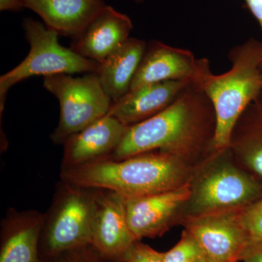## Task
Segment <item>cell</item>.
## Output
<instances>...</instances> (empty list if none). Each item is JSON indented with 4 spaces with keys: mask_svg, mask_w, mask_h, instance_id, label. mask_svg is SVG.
I'll return each instance as SVG.
<instances>
[{
    "mask_svg": "<svg viewBox=\"0 0 262 262\" xmlns=\"http://www.w3.org/2000/svg\"><path fill=\"white\" fill-rule=\"evenodd\" d=\"M184 169L175 154L144 153L126 159L101 158L61 168L62 181L80 187L113 191L125 199L170 190L183 185Z\"/></svg>",
    "mask_w": 262,
    "mask_h": 262,
    "instance_id": "obj_1",
    "label": "cell"
},
{
    "mask_svg": "<svg viewBox=\"0 0 262 262\" xmlns=\"http://www.w3.org/2000/svg\"><path fill=\"white\" fill-rule=\"evenodd\" d=\"M262 45L249 42L229 53L232 66L222 75L212 74L209 61L202 58L192 81L203 90L213 105L215 124L212 144L224 150L231 145L232 134L243 114L262 89Z\"/></svg>",
    "mask_w": 262,
    "mask_h": 262,
    "instance_id": "obj_2",
    "label": "cell"
},
{
    "mask_svg": "<svg viewBox=\"0 0 262 262\" xmlns=\"http://www.w3.org/2000/svg\"><path fill=\"white\" fill-rule=\"evenodd\" d=\"M209 98L192 82L168 107L147 120L128 126L112 159H126L160 149L177 154L198 144L202 119L213 110Z\"/></svg>",
    "mask_w": 262,
    "mask_h": 262,
    "instance_id": "obj_3",
    "label": "cell"
},
{
    "mask_svg": "<svg viewBox=\"0 0 262 262\" xmlns=\"http://www.w3.org/2000/svg\"><path fill=\"white\" fill-rule=\"evenodd\" d=\"M30 51L23 61L0 77V112L4 110L8 91L14 84L33 76L94 73L99 63L81 56L72 48L62 46L56 31L32 18L23 20Z\"/></svg>",
    "mask_w": 262,
    "mask_h": 262,
    "instance_id": "obj_4",
    "label": "cell"
},
{
    "mask_svg": "<svg viewBox=\"0 0 262 262\" xmlns=\"http://www.w3.org/2000/svg\"><path fill=\"white\" fill-rule=\"evenodd\" d=\"M43 86L60 103L59 122L51 136L54 144H63L70 136L107 115L113 105L96 72L81 77L69 74L47 76Z\"/></svg>",
    "mask_w": 262,
    "mask_h": 262,
    "instance_id": "obj_5",
    "label": "cell"
},
{
    "mask_svg": "<svg viewBox=\"0 0 262 262\" xmlns=\"http://www.w3.org/2000/svg\"><path fill=\"white\" fill-rule=\"evenodd\" d=\"M96 189L61 181L45 215L42 233L50 252L58 253L91 245Z\"/></svg>",
    "mask_w": 262,
    "mask_h": 262,
    "instance_id": "obj_6",
    "label": "cell"
},
{
    "mask_svg": "<svg viewBox=\"0 0 262 262\" xmlns=\"http://www.w3.org/2000/svg\"><path fill=\"white\" fill-rule=\"evenodd\" d=\"M208 262H236L247 248V232L241 213L231 211L196 215L187 225Z\"/></svg>",
    "mask_w": 262,
    "mask_h": 262,
    "instance_id": "obj_7",
    "label": "cell"
},
{
    "mask_svg": "<svg viewBox=\"0 0 262 262\" xmlns=\"http://www.w3.org/2000/svg\"><path fill=\"white\" fill-rule=\"evenodd\" d=\"M258 193L252 179L232 165H223L200 179L189 200L198 215L237 208L252 201Z\"/></svg>",
    "mask_w": 262,
    "mask_h": 262,
    "instance_id": "obj_8",
    "label": "cell"
},
{
    "mask_svg": "<svg viewBox=\"0 0 262 262\" xmlns=\"http://www.w3.org/2000/svg\"><path fill=\"white\" fill-rule=\"evenodd\" d=\"M136 241L127 222L126 199L113 191L96 189L91 246L103 257L120 261Z\"/></svg>",
    "mask_w": 262,
    "mask_h": 262,
    "instance_id": "obj_9",
    "label": "cell"
},
{
    "mask_svg": "<svg viewBox=\"0 0 262 262\" xmlns=\"http://www.w3.org/2000/svg\"><path fill=\"white\" fill-rule=\"evenodd\" d=\"M192 189L188 184L139 198L126 200L127 222L138 241L163 233L183 204L189 201Z\"/></svg>",
    "mask_w": 262,
    "mask_h": 262,
    "instance_id": "obj_10",
    "label": "cell"
},
{
    "mask_svg": "<svg viewBox=\"0 0 262 262\" xmlns=\"http://www.w3.org/2000/svg\"><path fill=\"white\" fill-rule=\"evenodd\" d=\"M127 127L108 113L70 136L63 143L64 149L61 168L110 158L121 142Z\"/></svg>",
    "mask_w": 262,
    "mask_h": 262,
    "instance_id": "obj_11",
    "label": "cell"
},
{
    "mask_svg": "<svg viewBox=\"0 0 262 262\" xmlns=\"http://www.w3.org/2000/svg\"><path fill=\"white\" fill-rule=\"evenodd\" d=\"M201 64L192 52L171 47L159 41L147 44L140 65L131 82L130 90L145 84L168 80L195 78Z\"/></svg>",
    "mask_w": 262,
    "mask_h": 262,
    "instance_id": "obj_12",
    "label": "cell"
},
{
    "mask_svg": "<svg viewBox=\"0 0 262 262\" xmlns=\"http://www.w3.org/2000/svg\"><path fill=\"white\" fill-rule=\"evenodd\" d=\"M133 24L127 15L106 5L79 34L71 48L81 56L101 63L128 39Z\"/></svg>",
    "mask_w": 262,
    "mask_h": 262,
    "instance_id": "obj_13",
    "label": "cell"
},
{
    "mask_svg": "<svg viewBox=\"0 0 262 262\" xmlns=\"http://www.w3.org/2000/svg\"><path fill=\"white\" fill-rule=\"evenodd\" d=\"M192 82L164 81L130 90L117 102L113 103L108 114L125 126L139 123L168 107Z\"/></svg>",
    "mask_w": 262,
    "mask_h": 262,
    "instance_id": "obj_14",
    "label": "cell"
},
{
    "mask_svg": "<svg viewBox=\"0 0 262 262\" xmlns=\"http://www.w3.org/2000/svg\"><path fill=\"white\" fill-rule=\"evenodd\" d=\"M22 8L34 11L48 28L74 37L106 6L104 0H20Z\"/></svg>",
    "mask_w": 262,
    "mask_h": 262,
    "instance_id": "obj_15",
    "label": "cell"
},
{
    "mask_svg": "<svg viewBox=\"0 0 262 262\" xmlns=\"http://www.w3.org/2000/svg\"><path fill=\"white\" fill-rule=\"evenodd\" d=\"M44 215L34 210L10 209L2 223L5 237L0 262H39L38 244Z\"/></svg>",
    "mask_w": 262,
    "mask_h": 262,
    "instance_id": "obj_16",
    "label": "cell"
},
{
    "mask_svg": "<svg viewBox=\"0 0 262 262\" xmlns=\"http://www.w3.org/2000/svg\"><path fill=\"white\" fill-rule=\"evenodd\" d=\"M146 46L145 41L128 38L99 63L96 73L113 103L130 91L131 82L140 65Z\"/></svg>",
    "mask_w": 262,
    "mask_h": 262,
    "instance_id": "obj_17",
    "label": "cell"
},
{
    "mask_svg": "<svg viewBox=\"0 0 262 262\" xmlns=\"http://www.w3.org/2000/svg\"><path fill=\"white\" fill-rule=\"evenodd\" d=\"M164 262H208L203 250L187 230L178 244L163 253Z\"/></svg>",
    "mask_w": 262,
    "mask_h": 262,
    "instance_id": "obj_18",
    "label": "cell"
},
{
    "mask_svg": "<svg viewBox=\"0 0 262 262\" xmlns=\"http://www.w3.org/2000/svg\"><path fill=\"white\" fill-rule=\"evenodd\" d=\"M241 218L248 234L246 251L262 243V201L246 208L241 213Z\"/></svg>",
    "mask_w": 262,
    "mask_h": 262,
    "instance_id": "obj_19",
    "label": "cell"
},
{
    "mask_svg": "<svg viewBox=\"0 0 262 262\" xmlns=\"http://www.w3.org/2000/svg\"><path fill=\"white\" fill-rule=\"evenodd\" d=\"M122 262H164L163 253L158 252L147 245L136 241L120 259Z\"/></svg>",
    "mask_w": 262,
    "mask_h": 262,
    "instance_id": "obj_20",
    "label": "cell"
},
{
    "mask_svg": "<svg viewBox=\"0 0 262 262\" xmlns=\"http://www.w3.org/2000/svg\"><path fill=\"white\" fill-rule=\"evenodd\" d=\"M246 159L250 167L262 177V143L248 149Z\"/></svg>",
    "mask_w": 262,
    "mask_h": 262,
    "instance_id": "obj_21",
    "label": "cell"
},
{
    "mask_svg": "<svg viewBox=\"0 0 262 262\" xmlns=\"http://www.w3.org/2000/svg\"><path fill=\"white\" fill-rule=\"evenodd\" d=\"M241 259L244 262H262V243L246 250Z\"/></svg>",
    "mask_w": 262,
    "mask_h": 262,
    "instance_id": "obj_22",
    "label": "cell"
},
{
    "mask_svg": "<svg viewBox=\"0 0 262 262\" xmlns=\"http://www.w3.org/2000/svg\"><path fill=\"white\" fill-rule=\"evenodd\" d=\"M251 13L257 19L262 29V0H246ZM262 56V52H261Z\"/></svg>",
    "mask_w": 262,
    "mask_h": 262,
    "instance_id": "obj_23",
    "label": "cell"
},
{
    "mask_svg": "<svg viewBox=\"0 0 262 262\" xmlns=\"http://www.w3.org/2000/svg\"><path fill=\"white\" fill-rule=\"evenodd\" d=\"M23 9L20 0H0L1 11H19Z\"/></svg>",
    "mask_w": 262,
    "mask_h": 262,
    "instance_id": "obj_24",
    "label": "cell"
},
{
    "mask_svg": "<svg viewBox=\"0 0 262 262\" xmlns=\"http://www.w3.org/2000/svg\"><path fill=\"white\" fill-rule=\"evenodd\" d=\"M134 2L136 3H142L144 2V0H134Z\"/></svg>",
    "mask_w": 262,
    "mask_h": 262,
    "instance_id": "obj_25",
    "label": "cell"
}]
</instances>
